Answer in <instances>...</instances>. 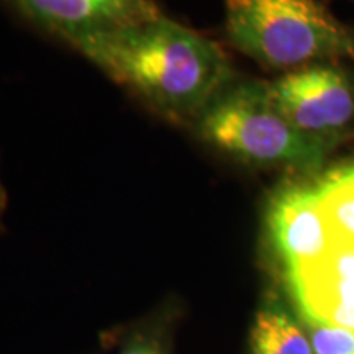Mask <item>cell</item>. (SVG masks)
Here are the masks:
<instances>
[{"instance_id": "6da1fadb", "label": "cell", "mask_w": 354, "mask_h": 354, "mask_svg": "<svg viewBox=\"0 0 354 354\" xmlns=\"http://www.w3.org/2000/svg\"><path fill=\"white\" fill-rule=\"evenodd\" d=\"M69 44L112 81L184 125H192L234 82L230 57L218 43L165 13L84 35Z\"/></svg>"}, {"instance_id": "7a4b0ae2", "label": "cell", "mask_w": 354, "mask_h": 354, "mask_svg": "<svg viewBox=\"0 0 354 354\" xmlns=\"http://www.w3.org/2000/svg\"><path fill=\"white\" fill-rule=\"evenodd\" d=\"M202 141L245 165L317 172L335 146L305 135L274 102L269 82H232L198 115Z\"/></svg>"}, {"instance_id": "3957f363", "label": "cell", "mask_w": 354, "mask_h": 354, "mask_svg": "<svg viewBox=\"0 0 354 354\" xmlns=\"http://www.w3.org/2000/svg\"><path fill=\"white\" fill-rule=\"evenodd\" d=\"M225 30L238 51L269 69L354 57V32L318 0H225Z\"/></svg>"}, {"instance_id": "277c9868", "label": "cell", "mask_w": 354, "mask_h": 354, "mask_svg": "<svg viewBox=\"0 0 354 354\" xmlns=\"http://www.w3.org/2000/svg\"><path fill=\"white\" fill-rule=\"evenodd\" d=\"M281 112L305 135L338 145L354 122V86L343 69L312 64L269 82Z\"/></svg>"}, {"instance_id": "5b68a950", "label": "cell", "mask_w": 354, "mask_h": 354, "mask_svg": "<svg viewBox=\"0 0 354 354\" xmlns=\"http://www.w3.org/2000/svg\"><path fill=\"white\" fill-rule=\"evenodd\" d=\"M266 223L286 281L317 266L336 245L313 179L282 184L269 201Z\"/></svg>"}, {"instance_id": "8992f818", "label": "cell", "mask_w": 354, "mask_h": 354, "mask_svg": "<svg viewBox=\"0 0 354 354\" xmlns=\"http://www.w3.org/2000/svg\"><path fill=\"white\" fill-rule=\"evenodd\" d=\"M287 286L304 320L354 331V245L336 243L325 259Z\"/></svg>"}, {"instance_id": "52a82bcc", "label": "cell", "mask_w": 354, "mask_h": 354, "mask_svg": "<svg viewBox=\"0 0 354 354\" xmlns=\"http://www.w3.org/2000/svg\"><path fill=\"white\" fill-rule=\"evenodd\" d=\"M35 24L71 43L100 32L161 15L154 0H12Z\"/></svg>"}, {"instance_id": "ba28073f", "label": "cell", "mask_w": 354, "mask_h": 354, "mask_svg": "<svg viewBox=\"0 0 354 354\" xmlns=\"http://www.w3.org/2000/svg\"><path fill=\"white\" fill-rule=\"evenodd\" d=\"M251 354H313L297 322L276 299L259 308L251 328Z\"/></svg>"}, {"instance_id": "9c48e42d", "label": "cell", "mask_w": 354, "mask_h": 354, "mask_svg": "<svg viewBox=\"0 0 354 354\" xmlns=\"http://www.w3.org/2000/svg\"><path fill=\"white\" fill-rule=\"evenodd\" d=\"M315 185L335 241L354 245V183L328 187H322L317 183Z\"/></svg>"}, {"instance_id": "30bf717a", "label": "cell", "mask_w": 354, "mask_h": 354, "mask_svg": "<svg viewBox=\"0 0 354 354\" xmlns=\"http://www.w3.org/2000/svg\"><path fill=\"white\" fill-rule=\"evenodd\" d=\"M313 354H354V331L343 326L304 320Z\"/></svg>"}, {"instance_id": "8fae6325", "label": "cell", "mask_w": 354, "mask_h": 354, "mask_svg": "<svg viewBox=\"0 0 354 354\" xmlns=\"http://www.w3.org/2000/svg\"><path fill=\"white\" fill-rule=\"evenodd\" d=\"M315 183L322 187H328V185H336V184H344V183H354V159L346 162H342V165L330 167L322 174L313 176Z\"/></svg>"}, {"instance_id": "7c38bea8", "label": "cell", "mask_w": 354, "mask_h": 354, "mask_svg": "<svg viewBox=\"0 0 354 354\" xmlns=\"http://www.w3.org/2000/svg\"><path fill=\"white\" fill-rule=\"evenodd\" d=\"M120 354H165V349L153 336H138L128 343Z\"/></svg>"}]
</instances>
